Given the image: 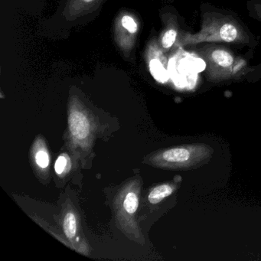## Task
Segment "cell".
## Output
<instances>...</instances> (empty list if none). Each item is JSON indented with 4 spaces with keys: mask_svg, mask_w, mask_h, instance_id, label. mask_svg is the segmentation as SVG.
<instances>
[{
    "mask_svg": "<svg viewBox=\"0 0 261 261\" xmlns=\"http://www.w3.org/2000/svg\"><path fill=\"white\" fill-rule=\"evenodd\" d=\"M100 1L102 0H68L63 16L67 20H74L97 7Z\"/></svg>",
    "mask_w": 261,
    "mask_h": 261,
    "instance_id": "6",
    "label": "cell"
},
{
    "mask_svg": "<svg viewBox=\"0 0 261 261\" xmlns=\"http://www.w3.org/2000/svg\"><path fill=\"white\" fill-rule=\"evenodd\" d=\"M138 33V24L129 14L120 15L115 22L114 37L119 48L126 56L134 48Z\"/></svg>",
    "mask_w": 261,
    "mask_h": 261,
    "instance_id": "4",
    "label": "cell"
},
{
    "mask_svg": "<svg viewBox=\"0 0 261 261\" xmlns=\"http://www.w3.org/2000/svg\"><path fill=\"white\" fill-rule=\"evenodd\" d=\"M247 40V33L236 19L220 13H206L201 30L195 34L184 33L178 42L181 45L214 42L242 44Z\"/></svg>",
    "mask_w": 261,
    "mask_h": 261,
    "instance_id": "1",
    "label": "cell"
},
{
    "mask_svg": "<svg viewBox=\"0 0 261 261\" xmlns=\"http://www.w3.org/2000/svg\"><path fill=\"white\" fill-rule=\"evenodd\" d=\"M69 129L74 138L83 140L90 134V123L88 117L82 111L73 110L71 111L68 119Z\"/></svg>",
    "mask_w": 261,
    "mask_h": 261,
    "instance_id": "5",
    "label": "cell"
},
{
    "mask_svg": "<svg viewBox=\"0 0 261 261\" xmlns=\"http://www.w3.org/2000/svg\"><path fill=\"white\" fill-rule=\"evenodd\" d=\"M177 38H178V29L175 23H172L165 30L162 35L160 43L163 49H170L176 42Z\"/></svg>",
    "mask_w": 261,
    "mask_h": 261,
    "instance_id": "8",
    "label": "cell"
},
{
    "mask_svg": "<svg viewBox=\"0 0 261 261\" xmlns=\"http://www.w3.org/2000/svg\"><path fill=\"white\" fill-rule=\"evenodd\" d=\"M64 231L65 235L69 239L74 238L77 231V221L75 215L72 212H68L64 218L63 223Z\"/></svg>",
    "mask_w": 261,
    "mask_h": 261,
    "instance_id": "9",
    "label": "cell"
},
{
    "mask_svg": "<svg viewBox=\"0 0 261 261\" xmlns=\"http://www.w3.org/2000/svg\"><path fill=\"white\" fill-rule=\"evenodd\" d=\"M214 149L204 143L184 145L163 151L162 163L177 169H194L206 164L212 158Z\"/></svg>",
    "mask_w": 261,
    "mask_h": 261,
    "instance_id": "3",
    "label": "cell"
},
{
    "mask_svg": "<svg viewBox=\"0 0 261 261\" xmlns=\"http://www.w3.org/2000/svg\"><path fill=\"white\" fill-rule=\"evenodd\" d=\"M174 191H175V188L173 186L169 184L160 185L151 191L148 196V200L151 204H158L162 200L172 195Z\"/></svg>",
    "mask_w": 261,
    "mask_h": 261,
    "instance_id": "7",
    "label": "cell"
},
{
    "mask_svg": "<svg viewBox=\"0 0 261 261\" xmlns=\"http://www.w3.org/2000/svg\"><path fill=\"white\" fill-rule=\"evenodd\" d=\"M36 161L38 166L42 169H45L49 165V155L45 150H39L36 154Z\"/></svg>",
    "mask_w": 261,
    "mask_h": 261,
    "instance_id": "12",
    "label": "cell"
},
{
    "mask_svg": "<svg viewBox=\"0 0 261 261\" xmlns=\"http://www.w3.org/2000/svg\"><path fill=\"white\" fill-rule=\"evenodd\" d=\"M139 206V199L134 192H129L123 201V207L127 213L134 214Z\"/></svg>",
    "mask_w": 261,
    "mask_h": 261,
    "instance_id": "11",
    "label": "cell"
},
{
    "mask_svg": "<svg viewBox=\"0 0 261 261\" xmlns=\"http://www.w3.org/2000/svg\"><path fill=\"white\" fill-rule=\"evenodd\" d=\"M149 70L152 75L157 80H163L166 75V71L161 61L153 59L149 61Z\"/></svg>",
    "mask_w": 261,
    "mask_h": 261,
    "instance_id": "10",
    "label": "cell"
},
{
    "mask_svg": "<svg viewBox=\"0 0 261 261\" xmlns=\"http://www.w3.org/2000/svg\"><path fill=\"white\" fill-rule=\"evenodd\" d=\"M67 165H68V159L65 155H60L55 164V170L56 173L58 175L63 173L64 171L66 169Z\"/></svg>",
    "mask_w": 261,
    "mask_h": 261,
    "instance_id": "13",
    "label": "cell"
},
{
    "mask_svg": "<svg viewBox=\"0 0 261 261\" xmlns=\"http://www.w3.org/2000/svg\"><path fill=\"white\" fill-rule=\"evenodd\" d=\"M205 61L206 75L211 82L236 79L247 69L246 62L231 51L221 47H209L201 51Z\"/></svg>",
    "mask_w": 261,
    "mask_h": 261,
    "instance_id": "2",
    "label": "cell"
}]
</instances>
